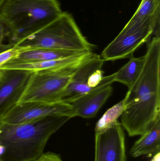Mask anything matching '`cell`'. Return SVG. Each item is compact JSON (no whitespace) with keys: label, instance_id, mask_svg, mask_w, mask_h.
Segmentation results:
<instances>
[{"label":"cell","instance_id":"cell-1","mask_svg":"<svg viewBox=\"0 0 160 161\" xmlns=\"http://www.w3.org/2000/svg\"><path fill=\"white\" fill-rule=\"evenodd\" d=\"M142 71L124 98L121 125L129 136H141L160 118V37L147 45Z\"/></svg>","mask_w":160,"mask_h":161},{"label":"cell","instance_id":"cell-2","mask_svg":"<svg viewBox=\"0 0 160 161\" xmlns=\"http://www.w3.org/2000/svg\"><path fill=\"white\" fill-rule=\"evenodd\" d=\"M70 119L56 115L22 124L0 121V161L36 160L51 136Z\"/></svg>","mask_w":160,"mask_h":161},{"label":"cell","instance_id":"cell-3","mask_svg":"<svg viewBox=\"0 0 160 161\" xmlns=\"http://www.w3.org/2000/svg\"><path fill=\"white\" fill-rule=\"evenodd\" d=\"M63 12L58 0H7L0 12V20L8 31V44L15 46Z\"/></svg>","mask_w":160,"mask_h":161},{"label":"cell","instance_id":"cell-4","mask_svg":"<svg viewBox=\"0 0 160 161\" xmlns=\"http://www.w3.org/2000/svg\"><path fill=\"white\" fill-rule=\"evenodd\" d=\"M14 47L87 52H92L95 46L83 36L72 15L63 12L53 21Z\"/></svg>","mask_w":160,"mask_h":161},{"label":"cell","instance_id":"cell-5","mask_svg":"<svg viewBox=\"0 0 160 161\" xmlns=\"http://www.w3.org/2000/svg\"><path fill=\"white\" fill-rule=\"evenodd\" d=\"M93 54L94 53L68 66L32 72L18 104L60 102L61 96L73 74L83 62Z\"/></svg>","mask_w":160,"mask_h":161},{"label":"cell","instance_id":"cell-6","mask_svg":"<svg viewBox=\"0 0 160 161\" xmlns=\"http://www.w3.org/2000/svg\"><path fill=\"white\" fill-rule=\"evenodd\" d=\"M71 112V105L62 101L52 103L24 102L14 106L1 121L9 124H22L56 115H67L72 118Z\"/></svg>","mask_w":160,"mask_h":161},{"label":"cell","instance_id":"cell-7","mask_svg":"<svg viewBox=\"0 0 160 161\" xmlns=\"http://www.w3.org/2000/svg\"><path fill=\"white\" fill-rule=\"evenodd\" d=\"M153 34L155 36L160 37V29L152 25L133 32L120 33L102 51L101 57L105 61L130 58Z\"/></svg>","mask_w":160,"mask_h":161},{"label":"cell","instance_id":"cell-8","mask_svg":"<svg viewBox=\"0 0 160 161\" xmlns=\"http://www.w3.org/2000/svg\"><path fill=\"white\" fill-rule=\"evenodd\" d=\"M115 82V73L104 76L97 88L71 99L67 103L71 106V117H95L113 92L111 84Z\"/></svg>","mask_w":160,"mask_h":161},{"label":"cell","instance_id":"cell-9","mask_svg":"<svg viewBox=\"0 0 160 161\" xmlns=\"http://www.w3.org/2000/svg\"><path fill=\"white\" fill-rule=\"evenodd\" d=\"M95 161H126L125 134L121 123L95 134Z\"/></svg>","mask_w":160,"mask_h":161},{"label":"cell","instance_id":"cell-10","mask_svg":"<svg viewBox=\"0 0 160 161\" xmlns=\"http://www.w3.org/2000/svg\"><path fill=\"white\" fill-rule=\"evenodd\" d=\"M32 72L4 70L0 73V121L18 104Z\"/></svg>","mask_w":160,"mask_h":161},{"label":"cell","instance_id":"cell-11","mask_svg":"<svg viewBox=\"0 0 160 161\" xmlns=\"http://www.w3.org/2000/svg\"><path fill=\"white\" fill-rule=\"evenodd\" d=\"M104 62L100 56L94 53L83 62L72 75L60 101L68 103L71 99L93 90L87 85L89 76L95 71L101 69Z\"/></svg>","mask_w":160,"mask_h":161},{"label":"cell","instance_id":"cell-12","mask_svg":"<svg viewBox=\"0 0 160 161\" xmlns=\"http://www.w3.org/2000/svg\"><path fill=\"white\" fill-rule=\"evenodd\" d=\"M160 0H142L135 13L120 33L139 30L150 25L160 29Z\"/></svg>","mask_w":160,"mask_h":161},{"label":"cell","instance_id":"cell-13","mask_svg":"<svg viewBox=\"0 0 160 161\" xmlns=\"http://www.w3.org/2000/svg\"><path fill=\"white\" fill-rule=\"evenodd\" d=\"M93 53L92 52H85L80 54L70 57L49 61H37L27 63H17L8 61L0 67V70H22L33 72L49 69L61 68L76 63L89 56Z\"/></svg>","mask_w":160,"mask_h":161},{"label":"cell","instance_id":"cell-14","mask_svg":"<svg viewBox=\"0 0 160 161\" xmlns=\"http://www.w3.org/2000/svg\"><path fill=\"white\" fill-rule=\"evenodd\" d=\"M160 118L134 143L131 148L130 155L134 158L144 156L151 157L160 152Z\"/></svg>","mask_w":160,"mask_h":161},{"label":"cell","instance_id":"cell-15","mask_svg":"<svg viewBox=\"0 0 160 161\" xmlns=\"http://www.w3.org/2000/svg\"><path fill=\"white\" fill-rule=\"evenodd\" d=\"M19 49L21 53L18 57L9 61L17 63H27L49 61L66 58L85 53L47 49Z\"/></svg>","mask_w":160,"mask_h":161},{"label":"cell","instance_id":"cell-16","mask_svg":"<svg viewBox=\"0 0 160 161\" xmlns=\"http://www.w3.org/2000/svg\"><path fill=\"white\" fill-rule=\"evenodd\" d=\"M145 60V55L140 58L132 56L130 58L129 61L115 73V81L123 83L128 88L131 87L140 75Z\"/></svg>","mask_w":160,"mask_h":161},{"label":"cell","instance_id":"cell-17","mask_svg":"<svg viewBox=\"0 0 160 161\" xmlns=\"http://www.w3.org/2000/svg\"><path fill=\"white\" fill-rule=\"evenodd\" d=\"M125 108V100H121L110 108L98 120L95 127V134L105 131L116 125Z\"/></svg>","mask_w":160,"mask_h":161},{"label":"cell","instance_id":"cell-18","mask_svg":"<svg viewBox=\"0 0 160 161\" xmlns=\"http://www.w3.org/2000/svg\"><path fill=\"white\" fill-rule=\"evenodd\" d=\"M20 53V49L16 47L0 53V67L8 61L18 57Z\"/></svg>","mask_w":160,"mask_h":161},{"label":"cell","instance_id":"cell-19","mask_svg":"<svg viewBox=\"0 0 160 161\" xmlns=\"http://www.w3.org/2000/svg\"><path fill=\"white\" fill-rule=\"evenodd\" d=\"M103 71L101 69L96 70L89 76L87 82V85L91 89H94L100 85L103 80Z\"/></svg>","mask_w":160,"mask_h":161},{"label":"cell","instance_id":"cell-20","mask_svg":"<svg viewBox=\"0 0 160 161\" xmlns=\"http://www.w3.org/2000/svg\"><path fill=\"white\" fill-rule=\"evenodd\" d=\"M8 33L7 29L3 23L0 20V53L14 47V45L10 44L3 43L5 38H8Z\"/></svg>","mask_w":160,"mask_h":161},{"label":"cell","instance_id":"cell-21","mask_svg":"<svg viewBox=\"0 0 160 161\" xmlns=\"http://www.w3.org/2000/svg\"><path fill=\"white\" fill-rule=\"evenodd\" d=\"M35 161H63L60 155L53 152L43 153L42 155Z\"/></svg>","mask_w":160,"mask_h":161},{"label":"cell","instance_id":"cell-22","mask_svg":"<svg viewBox=\"0 0 160 161\" xmlns=\"http://www.w3.org/2000/svg\"><path fill=\"white\" fill-rule=\"evenodd\" d=\"M153 158L152 159L151 161H160V152L157 153L154 155Z\"/></svg>","mask_w":160,"mask_h":161},{"label":"cell","instance_id":"cell-23","mask_svg":"<svg viewBox=\"0 0 160 161\" xmlns=\"http://www.w3.org/2000/svg\"><path fill=\"white\" fill-rule=\"evenodd\" d=\"M7 0H0V12Z\"/></svg>","mask_w":160,"mask_h":161},{"label":"cell","instance_id":"cell-24","mask_svg":"<svg viewBox=\"0 0 160 161\" xmlns=\"http://www.w3.org/2000/svg\"><path fill=\"white\" fill-rule=\"evenodd\" d=\"M0 73H1V70H0Z\"/></svg>","mask_w":160,"mask_h":161}]
</instances>
